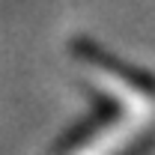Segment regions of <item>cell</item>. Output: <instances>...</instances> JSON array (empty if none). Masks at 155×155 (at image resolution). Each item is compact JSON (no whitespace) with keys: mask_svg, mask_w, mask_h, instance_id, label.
<instances>
[{"mask_svg":"<svg viewBox=\"0 0 155 155\" xmlns=\"http://www.w3.org/2000/svg\"><path fill=\"white\" fill-rule=\"evenodd\" d=\"M81 69L104 96H110L119 104V116L101 125L72 155H122L146 131L155 128V90L143 87L114 63H104L90 51H81Z\"/></svg>","mask_w":155,"mask_h":155,"instance_id":"cell-1","label":"cell"}]
</instances>
